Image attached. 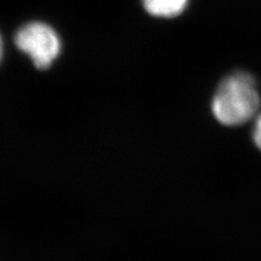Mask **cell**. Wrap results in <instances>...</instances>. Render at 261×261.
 Segmentation results:
<instances>
[{"label":"cell","instance_id":"6da1fadb","mask_svg":"<svg viewBox=\"0 0 261 261\" xmlns=\"http://www.w3.org/2000/svg\"><path fill=\"white\" fill-rule=\"evenodd\" d=\"M259 106L260 96L255 79L247 72L239 71L220 83L212 98L211 109L221 124L238 126L254 117Z\"/></svg>","mask_w":261,"mask_h":261},{"label":"cell","instance_id":"7a4b0ae2","mask_svg":"<svg viewBox=\"0 0 261 261\" xmlns=\"http://www.w3.org/2000/svg\"><path fill=\"white\" fill-rule=\"evenodd\" d=\"M14 44L42 70L50 67L61 50L58 34L44 22H31L20 28L15 33Z\"/></svg>","mask_w":261,"mask_h":261},{"label":"cell","instance_id":"3957f363","mask_svg":"<svg viewBox=\"0 0 261 261\" xmlns=\"http://www.w3.org/2000/svg\"><path fill=\"white\" fill-rule=\"evenodd\" d=\"M189 0H143L145 10L157 18H174L181 14Z\"/></svg>","mask_w":261,"mask_h":261},{"label":"cell","instance_id":"277c9868","mask_svg":"<svg viewBox=\"0 0 261 261\" xmlns=\"http://www.w3.org/2000/svg\"><path fill=\"white\" fill-rule=\"evenodd\" d=\"M252 138L256 146L261 150V114L256 119L255 125H254V132H252Z\"/></svg>","mask_w":261,"mask_h":261}]
</instances>
